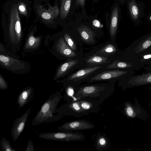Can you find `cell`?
I'll return each instance as SVG.
<instances>
[{
  "instance_id": "d590c367",
  "label": "cell",
  "mask_w": 151,
  "mask_h": 151,
  "mask_svg": "<svg viewBox=\"0 0 151 151\" xmlns=\"http://www.w3.org/2000/svg\"><path fill=\"white\" fill-rule=\"evenodd\" d=\"M120 0L122 3H124L125 1V0Z\"/></svg>"
},
{
  "instance_id": "d6986e66",
  "label": "cell",
  "mask_w": 151,
  "mask_h": 151,
  "mask_svg": "<svg viewBox=\"0 0 151 151\" xmlns=\"http://www.w3.org/2000/svg\"><path fill=\"white\" fill-rule=\"evenodd\" d=\"M86 61V63L89 65L108 63L110 62L107 58L97 55H93L88 57Z\"/></svg>"
},
{
  "instance_id": "1f68e13d",
  "label": "cell",
  "mask_w": 151,
  "mask_h": 151,
  "mask_svg": "<svg viewBox=\"0 0 151 151\" xmlns=\"http://www.w3.org/2000/svg\"><path fill=\"white\" fill-rule=\"evenodd\" d=\"M25 151H34V146L31 140L29 139Z\"/></svg>"
},
{
  "instance_id": "ffe728a7",
  "label": "cell",
  "mask_w": 151,
  "mask_h": 151,
  "mask_svg": "<svg viewBox=\"0 0 151 151\" xmlns=\"http://www.w3.org/2000/svg\"><path fill=\"white\" fill-rule=\"evenodd\" d=\"M71 0H61L60 9V18L65 19L68 15L70 9Z\"/></svg>"
},
{
  "instance_id": "836d02e7",
  "label": "cell",
  "mask_w": 151,
  "mask_h": 151,
  "mask_svg": "<svg viewBox=\"0 0 151 151\" xmlns=\"http://www.w3.org/2000/svg\"><path fill=\"white\" fill-rule=\"evenodd\" d=\"M127 114L130 116H132L133 114V111L132 108L130 107H128L127 109Z\"/></svg>"
},
{
  "instance_id": "52a82bcc",
  "label": "cell",
  "mask_w": 151,
  "mask_h": 151,
  "mask_svg": "<svg viewBox=\"0 0 151 151\" xmlns=\"http://www.w3.org/2000/svg\"><path fill=\"white\" fill-rule=\"evenodd\" d=\"M91 122L85 119H79L66 122L58 127V130L66 132L90 129L95 127Z\"/></svg>"
},
{
  "instance_id": "d6a6232c",
  "label": "cell",
  "mask_w": 151,
  "mask_h": 151,
  "mask_svg": "<svg viewBox=\"0 0 151 151\" xmlns=\"http://www.w3.org/2000/svg\"><path fill=\"white\" fill-rule=\"evenodd\" d=\"M85 0H76V5L80 6L83 7L84 6Z\"/></svg>"
},
{
  "instance_id": "6da1fadb",
  "label": "cell",
  "mask_w": 151,
  "mask_h": 151,
  "mask_svg": "<svg viewBox=\"0 0 151 151\" xmlns=\"http://www.w3.org/2000/svg\"><path fill=\"white\" fill-rule=\"evenodd\" d=\"M63 97L59 92H57L50 96L33 119L32 126L56 122L62 118L64 116L54 114L55 109Z\"/></svg>"
},
{
  "instance_id": "ba28073f",
  "label": "cell",
  "mask_w": 151,
  "mask_h": 151,
  "mask_svg": "<svg viewBox=\"0 0 151 151\" xmlns=\"http://www.w3.org/2000/svg\"><path fill=\"white\" fill-rule=\"evenodd\" d=\"M32 106H30L20 117L15 119L12 127L11 135L13 141H16L23 130Z\"/></svg>"
},
{
  "instance_id": "44dd1931",
  "label": "cell",
  "mask_w": 151,
  "mask_h": 151,
  "mask_svg": "<svg viewBox=\"0 0 151 151\" xmlns=\"http://www.w3.org/2000/svg\"><path fill=\"white\" fill-rule=\"evenodd\" d=\"M128 7L132 18L134 20H137L139 17V10L135 0H130Z\"/></svg>"
},
{
  "instance_id": "8992f818",
  "label": "cell",
  "mask_w": 151,
  "mask_h": 151,
  "mask_svg": "<svg viewBox=\"0 0 151 151\" xmlns=\"http://www.w3.org/2000/svg\"><path fill=\"white\" fill-rule=\"evenodd\" d=\"M1 66L3 68L12 72L17 73H22L26 70V63L16 59L10 56L1 53L0 55Z\"/></svg>"
},
{
  "instance_id": "8fae6325",
  "label": "cell",
  "mask_w": 151,
  "mask_h": 151,
  "mask_svg": "<svg viewBox=\"0 0 151 151\" xmlns=\"http://www.w3.org/2000/svg\"><path fill=\"white\" fill-rule=\"evenodd\" d=\"M34 95L33 88L29 86L24 88L18 95L17 104L19 108H22L30 102L33 99Z\"/></svg>"
},
{
  "instance_id": "e0dca14e",
  "label": "cell",
  "mask_w": 151,
  "mask_h": 151,
  "mask_svg": "<svg viewBox=\"0 0 151 151\" xmlns=\"http://www.w3.org/2000/svg\"><path fill=\"white\" fill-rule=\"evenodd\" d=\"M119 9L117 6L115 7L113 10L111 17L110 28V35L113 38L116 33L118 22Z\"/></svg>"
},
{
  "instance_id": "f546056e",
  "label": "cell",
  "mask_w": 151,
  "mask_h": 151,
  "mask_svg": "<svg viewBox=\"0 0 151 151\" xmlns=\"http://www.w3.org/2000/svg\"><path fill=\"white\" fill-rule=\"evenodd\" d=\"M43 12L41 13V15L42 17L46 20H50L53 19L50 14L49 13L47 10L45 9L42 7Z\"/></svg>"
},
{
  "instance_id": "4fadbf2b",
  "label": "cell",
  "mask_w": 151,
  "mask_h": 151,
  "mask_svg": "<svg viewBox=\"0 0 151 151\" xmlns=\"http://www.w3.org/2000/svg\"><path fill=\"white\" fill-rule=\"evenodd\" d=\"M127 71L113 70L103 71L93 76L91 79L92 82L104 81L115 78L126 74Z\"/></svg>"
},
{
  "instance_id": "603a6c76",
  "label": "cell",
  "mask_w": 151,
  "mask_h": 151,
  "mask_svg": "<svg viewBox=\"0 0 151 151\" xmlns=\"http://www.w3.org/2000/svg\"><path fill=\"white\" fill-rule=\"evenodd\" d=\"M40 38L35 37L32 35H30L26 44L25 48L30 49L37 47L40 44Z\"/></svg>"
},
{
  "instance_id": "4dcf8cb0",
  "label": "cell",
  "mask_w": 151,
  "mask_h": 151,
  "mask_svg": "<svg viewBox=\"0 0 151 151\" xmlns=\"http://www.w3.org/2000/svg\"><path fill=\"white\" fill-rule=\"evenodd\" d=\"M8 87V86L5 80L1 76H0V89L5 90Z\"/></svg>"
},
{
  "instance_id": "7c38bea8",
  "label": "cell",
  "mask_w": 151,
  "mask_h": 151,
  "mask_svg": "<svg viewBox=\"0 0 151 151\" xmlns=\"http://www.w3.org/2000/svg\"><path fill=\"white\" fill-rule=\"evenodd\" d=\"M55 47L57 51L64 57L71 58L76 56V54L63 37H61L58 40Z\"/></svg>"
},
{
  "instance_id": "83f0119b",
  "label": "cell",
  "mask_w": 151,
  "mask_h": 151,
  "mask_svg": "<svg viewBox=\"0 0 151 151\" xmlns=\"http://www.w3.org/2000/svg\"><path fill=\"white\" fill-rule=\"evenodd\" d=\"M64 39L68 45L73 50L75 51L76 50L77 47L75 43L68 34H65Z\"/></svg>"
},
{
  "instance_id": "4316f807",
  "label": "cell",
  "mask_w": 151,
  "mask_h": 151,
  "mask_svg": "<svg viewBox=\"0 0 151 151\" xmlns=\"http://www.w3.org/2000/svg\"><path fill=\"white\" fill-rule=\"evenodd\" d=\"M47 11L51 15L52 19L56 18L59 15L60 10L59 9L57 4L53 6L50 4H48Z\"/></svg>"
},
{
  "instance_id": "277c9868",
  "label": "cell",
  "mask_w": 151,
  "mask_h": 151,
  "mask_svg": "<svg viewBox=\"0 0 151 151\" xmlns=\"http://www.w3.org/2000/svg\"><path fill=\"white\" fill-rule=\"evenodd\" d=\"M67 102L55 110V114L64 116H69L75 117H81L87 115L81 109L78 100L72 99H65Z\"/></svg>"
},
{
  "instance_id": "f1b7e54d",
  "label": "cell",
  "mask_w": 151,
  "mask_h": 151,
  "mask_svg": "<svg viewBox=\"0 0 151 151\" xmlns=\"http://www.w3.org/2000/svg\"><path fill=\"white\" fill-rule=\"evenodd\" d=\"M18 10L20 14L26 16L27 15V12L26 5L23 2H20L17 5Z\"/></svg>"
},
{
  "instance_id": "5bb4252c",
  "label": "cell",
  "mask_w": 151,
  "mask_h": 151,
  "mask_svg": "<svg viewBox=\"0 0 151 151\" xmlns=\"http://www.w3.org/2000/svg\"><path fill=\"white\" fill-rule=\"evenodd\" d=\"M102 67L101 66H91L81 69L70 76L68 80L77 81L85 78Z\"/></svg>"
},
{
  "instance_id": "30bf717a",
  "label": "cell",
  "mask_w": 151,
  "mask_h": 151,
  "mask_svg": "<svg viewBox=\"0 0 151 151\" xmlns=\"http://www.w3.org/2000/svg\"><path fill=\"white\" fill-rule=\"evenodd\" d=\"M93 145L98 151H106L111 147L110 140L103 132H99L94 135L92 138Z\"/></svg>"
},
{
  "instance_id": "9c48e42d",
  "label": "cell",
  "mask_w": 151,
  "mask_h": 151,
  "mask_svg": "<svg viewBox=\"0 0 151 151\" xmlns=\"http://www.w3.org/2000/svg\"><path fill=\"white\" fill-rule=\"evenodd\" d=\"M78 100L81 109L87 115L90 113H97L101 109V105L102 104L98 100L83 98Z\"/></svg>"
},
{
  "instance_id": "5b68a950",
  "label": "cell",
  "mask_w": 151,
  "mask_h": 151,
  "mask_svg": "<svg viewBox=\"0 0 151 151\" xmlns=\"http://www.w3.org/2000/svg\"><path fill=\"white\" fill-rule=\"evenodd\" d=\"M18 6L14 4L10 10L9 35L12 41L18 42L21 38L22 29Z\"/></svg>"
},
{
  "instance_id": "3957f363",
  "label": "cell",
  "mask_w": 151,
  "mask_h": 151,
  "mask_svg": "<svg viewBox=\"0 0 151 151\" xmlns=\"http://www.w3.org/2000/svg\"><path fill=\"white\" fill-rule=\"evenodd\" d=\"M38 137L44 139L67 142L83 141L85 138L82 133L76 131L44 132L39 134Z\"/></svg>"
},
{
  "instance_id": "9a60e30c",
  "label": "cell",
  "mask_w": 151,
  "mask_h": 151,
  "mask_svg": "<svg viewBox=\"0 0 151 151\" xmlns=\"http://www.w3.org/2000/svg\"><path fill=\"white\" fill-rule=\"evenodd\" d=\"M82 40L87 43H93L95 42V32L86 26L82 25L77 28Z\"/></svg>"
},
{
  "instance_id": "7402d4cb",
  "label": "cell",
  "mask_w": 151,
  "mask_h": 151,
  "mask_svg": "<svg viewBox=\"0 0 151 151\" xmlns=\"http://www.w3.org/2000/svg\"><path fill=\"white\" fill-rule=\"evenodd\" d=\"M116 51V49L114 46L111 44H109L100 49L96 54L101 55L109 56L112 55Z\"/></svg>"
},
{
  "instance_id": "e575fe53",
  "label": "cell",
  "mask_w": 151,
  "mask_h": 151,
  "mask_svg": "<svg viewBox=\"0 0 151 151\" xmlns=\"http://www.w3.org/2000/svg\"><path fill=\"white\" fill-rule=\"evenodd\" d=\"M151 58V54L145 55L143 56L144 59H148Z\"/></svg>"
},
{
  "instance_id": "8d00e7d4",
  "label": "cell",
  "mask_w": 151,
  "mask_h": 151,
  "mask_svg": "<svg viewBox=\"0 0 151 151\" xmlns=\"http://www.w3.org/2000/svg\"><path fill=\"white\" fill-rule=\"evenodd\" d=\"M150 21H151V16H150Z\"/></svg>"
},
{
  "instance_id": "ac0fdd59",
  "label": "cell",
  "mask_w": 151,
  "mask_h": 151,
  "mask_svg": "<svg viewBox=\"0 0 151 151\" xmlns=\"http://www.w3.org/2000/svg\"><path fill=\"white\" fill-rule=\"evenodd\" d=\"M129 82L134 85L151 83V72L132 77Z\"/></svg>"
},
{
  "instance_id": "7a4b0ae2",
  "label": "cell",
  "mask_w": 151,
  "mask_h": 151,
  "mask_svg": "<svg viewBox=\"0 0 151 151\" xmlns=\"http://www.w3.org/2000/svg\"><path fill=\"white\" fill-rule=\"evenodd\" d=\"M75 90L74 97L77 100L83 98L96 99L102 104L113 93V91L108 89L104 86L92 85L79 87Z\"/></svg>"
},
{
  "instance_id": "484cf974",
  "label": "cell",
  "mask_w": 151,
  "mask_h": 151,
  "mask_svg": "<svg viewBox=\"0 0 151 151\" xmlns=\"http://www.w3.org/2000/svg\"><path fill=\"white\" fill-rule=\"evenodd\" d=\"M1 147L2 151H16L13 148L9 141L4 137H3L0 141Z\"/></svg>"
},
{
  "instance_id": "d4e9b609",
  "label": "cell",
  "mask_w": 151,
  "mask_h": 151,
  "mask_svg": "<svg viewBox=\"0 0 151 151\" xmlns=\"http://www.w3.org/2000/svg\"><path fill=\"white\" fill-rule=\"evenodd\" d=\"M132 66V65L131 63L120 61L117 60L114 61L111 64L107 66L106 69L124 68Z\"/></svg>"
},
{
  "instance_id": "cb8c5ba5",
  "label": "cell",
  "mask_w": 151,
  "mask_h": 151,
  "mask_svg": "<svg viewBox=\"0 0 151 151\" xmlns=\"http://www.w3.org/2000/svg\"><path fill=\"white\" fill-rule=\"evenodd\" d=\"M151 45V35L142 41L137 45L135 50L138 53L145 50Z\"/></svg>"
},
{
  "instance_id": "2e32d148",
  "label": "cell",
  "mask_w": 151,
  "mask_h": 151,
  "mask_svg": "<svg viewBox=\"0 0 151 151\" xmlns=\"http://www.w3.org/2000/svg\"><path fill=\"white\" fill-rule=\"evenodd\" d=\"M78 62L77 60H69L62 64L58 68L54 77V80H55L64 76Z\"/></svg>"
}]
</instances>
